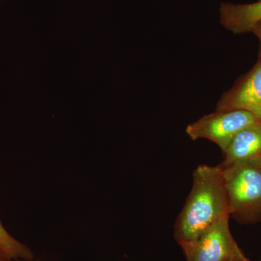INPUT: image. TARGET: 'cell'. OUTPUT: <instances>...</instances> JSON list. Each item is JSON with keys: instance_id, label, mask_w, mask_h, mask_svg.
Wrapping results in <instances>:
<instances>
[{"instance_id": "obj_11", "label": "cell", "mask_w": 261, "mask_h": 261, "mask_svg": "<svg viewBox=\"0 0 261 261\" xmlns=\"http://www.w3.org/2000/svg\"><path fill=\"white\" fill-rule=\"evenodd\" d=\"M0 252H1V251H0Z\"/></svg>"}, {"instance_id": "obj_7", "label": "cell", "mask_w": 261, "mask_h": 261, "mask_svg": "<svg viewBox=\"0 0 261 261\" xmlns=\"http://www.w3.org/2000/svg\"><path fill=\"white\" fill-rule=\"evenodd\" d=\"M224 166L243 160L261 159V123L257 121L240 130L224 152Z\"/></svg>"}, {"instance_id": "obj_9", "label": "cell", "mask_w": 261, "mask_h": 261, "mask_svg": "<svg viewBox=\"0 0 261 261\" xmlns=\"http://www.w3.org/2000/svg\"><path fill=\"white\" fill-rule=\"evenodd\" d=\"M256 36L257 39L260 42V53H259V58H261V20L257 22L253 27H252L251 32Z\"/></svg>"}, {"instance_id": "obj_4", "label": "cell", "mask_w": 261, "mask_h": 261, "mask_svg": "<svg viewBox=\"0 0 261 261\" xmlns=\"http://www.w3.org/2000/svg\"><path fill=\"white\" fill-rule=\"evenodd\" d=\"M257 121L253 115L243 110H216L190 123L186 132L192 140H210L224 152L240 130Z\"/></svg>"}, {"instance_id": "obj_2", "label": "cell", "mask_w": 261, "mask_h": 261, "mask_svg": "<svg viewBox=\"0 0 261 261\" xmlns=\"http://www.w3.org/2000/svg\"><path fill=\"white\" fill-rule=\"evenodd\" d=\"M230 216L253 221L261 215V159L222 166Z\"/></svg>"}, {"instance_id": "obj_8", "label": "cell", "mask_w": 261, "mask_h": 261, "mask_svg": "<svg viewBox=\"0 0 261 261\" xmlns=\"http://www.w3.org/2000/svg\"><path fill=\"white\" fill-rule=\"evenodd\" d=\"M0 251L8 258H32V252L25 245L13 238L0 222Z\"/></svg>"}, {"instance_id": "obj_1", "label": "cell", "mask_w": 261, "mask_h": 261, "mask_svg": "<svg viewBox=\"0 0 261 261\" xmlns=\"http://www.w3.org/2000/svg\"><path fill=\"white\" fill-rule=\"evenodd\" d=\"M192 178L191 192L174 226L175 239L179 245L195 241L218 220L230 216L221 166L200 165Z\"/></svg>"}, {"instance_id": "obj_3", "label": "cell", "mask_w": 261, "mask_h": 261, "mask_svg": "<svg viewBox=\"0 0 261 261\" xmlns=\"http://www.w3.org/2000/svg\"><path fill=\"white\" fill-rule=\"evenodd\" d=\"M224 216L209 226L191 243L180 245L187 261H250L235 241Z\"/></svg>"}, {"instance_id": "obj_5", "label": "cell", "mask_w": 261, "mask_h": 261, "mask_svg": "<svg viewBox=\"0 0 261 261\" xmlns=\"http://www.w3.org/2000/svg\"><path fill=\"white\" fill-rule=\"evenodd\" d=\"M216 110H243L251 113L261 123L260 58L248 73L220 98Z\"/></svg>"}, {"instance_id": "obj_10", "label": "cell", "mask_w": 261, "mask_h": 261, "mask_svg": "<svg viewBox=\"0 0 261 261\" xmlns=\"http://www.w3.org/2000/svg\"><path fill=\"white\" fill-rule=\"evenodd\" d=\"M226 261H240V260H237V259H229V260H227Z\"/></svg>"}, {"instance_id": "obj_6", "label": "cell", "mask_w": 261, "mask_h": 261, "mask_svg": "<svg viewBox=\"0 0 261 261\" xmlns=\"http://www.w3.org/2000/svg\"><path fill=\"white\" fill-rule=\"evenodd\" d=\"M220 20L221 25L233 34L250 32L261 20V0L250 4L222 3L220 7Z\"/></svg>"}]
</instances>
